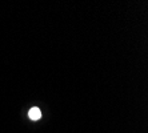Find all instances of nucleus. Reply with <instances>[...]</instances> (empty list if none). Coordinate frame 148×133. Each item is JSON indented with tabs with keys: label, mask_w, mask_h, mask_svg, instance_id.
I'll use <instances>...</instances> for the list:
<instances>
[{
	"label": "nucleus",
	"mask_w": 148,
	"mask_h": 133,
	"mask_svg": "<svg viewBox=\"0 0 148 133\" xmlns=\"http://www.w3.org/2000/svg\"><path fill=\"white\" fill-rule=\"evenodd\" d=\"M28 119L31 120V121H39V120H41V117H43V113H41L40 108H38V106H34V108H31V109L28 110Z\"/></svg>",
	"instance_id": "f257e3e1"
}]
</instances>
